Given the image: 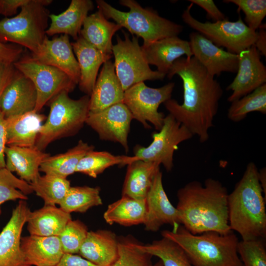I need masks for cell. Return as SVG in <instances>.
<instances>
[{
  "label": "cell",
  "instance_id": "obj_36",
  "mask_svg": "<svg viewBox=\"0 0 266 266\" xmlns=\"http://www.w3.org/2000/svg\"><path fill=\"white\" fill-rule=\"evenodd\" d=\"M100 188L87 186L70 187L60 207L68 213H84L90 208L102 205Z\"/></svg>",
  "mask_w": 266,
  "mask_h": 266
},
{
  "label": "cell",
  "instance_id": "obj_32",
  "mask_svg": "<svg viewBox=\"0 0 266 266\" xmlns=\"http://www.w3.org/2000/svg\"><path fill=\"white\" fill-rule=\"evenodd\" d=\"M93 150L94 146L80 140L75 146L66 152L48 156L41 165L39 170L45 174L66 178L75 172L81 159Z\"/></svg>",
  "mask_w": 266,
  "mask_h": 266
},
{
  "label": "cell",
  "instance_id": "obj_14",
  "mask_svg": "<svg viewBox=\"0 0 266 266\" xmlns=\"http://www.w3.org/2000/svg\"><path fill=\"white\" fill-rule=\"evenodd\" d=\"M31 210L19 200L7 223L0 233V266H31L21 248V234Z\"/></svg>",
  "mask_w": 266,
  "mask_h": 266
},
{
  "label": "cell",
  "instance_id": "obj_10",
  "mask_svg": "<svg viewBox=\"0 0 266 266\" xmlns=\"http://www.w3.org/2000/svg\"><path fill=\"white\" fill-rule=\"evenodd\" d=\"M13 65L34 84L37 93L34 110L38 112L58 94L65 91L71 92L77 85L62 70L41 63L31 55H22Z\"/></svg>",
  "mask_w": 266,
  "mask_h": 266
},
{
  "label": "cell",
  "instance_id": "obj_35",
  "mask_svg": "<svg viewBox=\"0 0 266 266\" xmlns=\"http://www.w3.org/2000/svg\"><path fill=\"white\" fill-rule=\"evenodd\" d=\"M30 184L33 192L43 200L45 205H59L71 187L66 178L49 174L40 175Z\"/></svg>",
  "mask_w": 266,
  "mask_h": 266
},
{
  "label": "cell",
  "instance_id": "obj_6",
  "mask_svg": "<svg viewBox=\"0 0 266 266\" xmlns=\"http://www.w3.org/2000/svg\"><path fill=\"white\" fill-rule=\"evenodd\" d=\"M90 96L71 99L67 92L55 97L50 103V111L37 136L35 146L44 151L54 141L75 135L86 124L89 113Z\"/></svg>",
  "mask_w": 266,
  "mask_h": 266
},
{
  "label": "cell",
  "instance_id": "obj_12",
  "mask_svg": "<svg viewBox=\"0 0 266 266\" xmlns=\"http://www.w3.org/2000/svg\"><path fill=\"white\" fill-rule=\"evenodd\" d=\"M159 131L152 134L153 140L148 146L137 145L133 152L139 160L162 165L168 172L173 167V155L179 144L193 135L170 114L165 117Z\"/></svg>",
  "mask_w": 266,
  "mask_h": 266
},
{
  "label": "cell",
  "instance_id": "obj_15",
  "mask_svg": "<svg viewBox=\"0 0 266 266\" xmlns=\"http://www.w3.org/2000/svg\"><path fill=\"white\" fill-rule=\"evenodd\" d=\"M238 55L237 74L227 87V90L232 92L228 98L230 102L251 93L266 82V67L254 45Z\"/></svg>",
  "mask_w": 266,
  "mask_h": 266
},
{
  "label": "cell",
  "instance_id": "obj_29",
  "mask_svg": "<svg viewBox=\"0 0 266 266\" xmlns=\"http://www.w3.org/2000/svg\"><path fill=\"white\" fill-rule=\"evenodd\" d=\"M122 27L108 21L99 10L85 19L80 35L103 53L111 55L112 38Z\"/></svg>",
  "mask_w": 266,
  "mask_h": 266
},
{
  "label": "cell",
  "instance_id": "obj_18",
  "mask_svg": "<svg viewBox=\"0 0 266 266\" xmlns=\"http://www.w3.org/2000/svg\"><path fill=\"white\" fill-rule=\"evenodd\" d=\"M31 55L41 63L62 70L78 84L79 67L68 35L62 34L51 39L46 36L37 51Z\"/></svg>",
  "mask_w": 266,
  "mask_h": 266
},
{
  "label": "cell",
  "instance_id": "obj_2",
  "mask_svg": "<svg viewBox=\"0 0 266 266\" xmlns=\"http://www.w3.org/2000/svg\"><path fill=\"white\" fill-rule=\"evenodd\" d=\"M228 192L219 180L208 178L204 184L192 181L177 192L176 207L181 225L194 234L233 232L229 224Z\"/></svg>",
  "mask_w": 266,
  "mask_h": 266
},
{
  "label": "cell",
  "instance_id": "obj_7",
  "mask_svg": "<svg viewBox=\"0 0 266 266\" xmlns=\"http://www.w3.org/2000/svg\"><path fill=\"white\" fill-rule=\"evenodd\" d=\"M52 0H30L17 15L0 20V42H10L35 53L47 36Z\"/></svg>",
  "mask_w": 266,
  "mask_h": 266
},
{
  "label": "cell",
  "instance_id": "obj_21",
  "mask_svg": "<svg viewBox=\"0 0 266 266\" xmlns=\"http://www.w3.org/2000/svg\"><path fill=\"white\" fill-rule=\"evenodd\" d=\"M124 96V91L116 75L114 63L108 60L103 64L90 96L89 112H98L123 102Z\"/></svg>",
  "mask_w": 266,
  "mask_h": 266
},
{
  "label": "cell",
  "instance_id": "obj_27",
  "mask_svg": "<svg viewBox=\"0 0 266 266\" xmlns=\"http://www.w3.org/2000/svg\"><path fill=\"white\" fill-rule=\"evenodd\" d=\"M94 7L91 0H72L67 8L59 14H50V26L46 31L49 36L61 33L77 40L88 12Z\"/></svg>",
  "mask_w": 266,
  "mask_h": 266
},
{
  "label": "cell",
  "instance_id": "obj_5",
  "mask_svg": "<svg viewBox=\"0 0 266 266\" xmlns=\"http://www.w3.org/2000/svg\"><path fill=\"white\" fill-rule=\"evenodd\" d=\"M98 9L106 19H112L133 35L140 37L143 44L170 36H178L182 25L160 16L155 11L144 8L134 0H121L119 3L130 9L124 12L116 9L103 0H96Z\"/></svg>",
  "mask_w": 266,
  "mask_h": 266
},
{
  "label": "cell",
  "instance_id": "obj_26",
  "mask_svg": "<svg viewBox=\"0 0 266 266\" xmlns=\"http://www.w3.org/2000/svg\"><path fill=\"white\" fill-rule=\"evenodd\" d=\"M46 116L35 110L5 118L6 145L25 147L35 146Z\"/></svg>",
  "mask_w": 266,
  "mask_h": 266
},
{
  "label": "cell",
  "instance_id": "obj_13",
  "mask_svg": "<svg viewBox=\"0 0 266 266\" xmlns=\"http://www.w3.org/2000/svg\"><path fill=\"white\" fill-rule=\"evenodd\" d=\"M133 116L123 102L113 105L98 112L89 113L86 124L103 140L119 143L127 153L128 136Z\"/></svg>",
  "mask_w": 266,
  "mask_h": 266
},
{
  "label": "cell",
  "instance_id": "obj_47",
  "mask_svg": "<svg viewBox=\"0 0 266 266\" xmlns=\"http://www.w3.org/2000/svg\"><path fill=\"white\" fill-rule=\"evenodd\" d=\"M6 146L5 118L0 112V169L5 168V149Z\"/></svg>",
  "mask_w": 266,
  "mask_h": 266
},
{
  "label": "cell",
  "instance_id": "obj_37",
  "mask_svg": "<svg viewBox=\"0 0 266 266\" xmlns=\"http://www.w3.org/2000/svg\"><path fill=\"white\" fill-rule=\"evenodd\" d=\"M266 113V84L256 89L251 93L231 102L227 117L234 122H238L252 112Z\"/></svg>",
  "mask_w": 266,
  "mask_h": 266
},
{
  "label": "cell",
  "instance_id": "obj_16",
  "mask_svg": "<svg viewBox=\"0 0 266 266\" xmlns=\"http://www.w3.org/2000/svg\"><path fill=\"white\" fill-rule=\"evenodd\" d=\"M162 172L155 174L145 199L146 213L145 229L156 232L164 225H169L175 229L181 225L179 214L170 202L164 190Z\"/></svg>",
  "mask_w": 266,
  "mask_h": 266
},
{
  "label": "cell",
  "instance_id": "obj_39",
  "mask_svg": "<svg viewBox=\"0 0 266 266\" xmlns=\"http://www.w3.org/2000/svg\"><path fill=\"white\" fill-rule=\"evenodd\" d=\"M33 193L29 183L15 176L6 168L0 169V215L1 205L6 201L28 199L27 195Z\"/></svg>",
  "mask_w": 266,
  "mask_h": 266
},
{
  "label": "cell",
  "instance_id": "obj_34",
  "mask_svg": "<svg viewBox=\"0 0 266 266\" xmlns=\"http://www.w3.org/2000/svg\"><path fill=\"white\" fill-rule=\"evenodd\" d=\"M137 160L138 159L134 156H115L106 151L93 150L88 152L81 159L76 166L75 172L96 178L110 166L116 165H128Z\"/></svg>",
  "mask_w": 266,
  "mask_h": 266
},
{
  "label": "cell",
  "instance_id": "obj_17",
  "mask_svg": "<svg viewBox=\"0 0 266 266\" xmlns=\"http://www.w3.org/2000/svg\"><path fill=\"white\" fill-rule=\"evenodd\" d=\"M189 41L193 56L213 76L223 72H236L238 55L224 50L200 33L189 35Z\"/></svg>",
  "mask_w": 266,
  "mask_h": 266
},
{
  "label": "cell",
  "instance_id": "obj_31",
  "mask_svg": "<svg viewBox=\"0 0 266 266\" xmlns=\"http://www.w3.org/2000/svg\"><path fill=\"white\" fill-rule=\"evenodd\" d=\"M146 213L145 200H139L122 196L120 199L108 205L103 218L109 225L116 223L131 226L143 224Z\"/></svg>",
  "mask_w": 266,
  "mask_h": 266
},
{
  "label": "cell",
  "instance_id": "obj_24",
  "mask_svg": "<svg viewBox=\"0 0 266 266\" xmlns=\"http://www.w3.org/2000/svg\"><path fill=\"white\" fill-rule=\"evenodd\" d=\"M21 248L31 266H57L65 254L56 236L22 237Z\"/></svg>",
  "mask_w": 266,
  "mask_h": 266
},
{
  "label": "cell",
  "instance_id": "obj_9",
  "mask_svg": "<svg viewBox=\"0 0 266 266\" xmlns=\"http://www.w3.org/2000/svg\"><path fill=\"white\" fill-rule=\"evenodd\" d=\"M124 38L116 36L117 42L113 45L112 53L114 65L124 91L145 80H163L166 74L152 70L146 61L139 45L138 37L123 31Z\"/></svg>",
  "mask_w": 266,
  "mask_h": 266
},
{
  "label": "cell",
  "instance_id": "obj_49",
  "mask_svg": "<svg viewBox=\"0 0 266 266\" xmlns=\"http://www.w3.org/2000/svg\"><path fill=\"white\" fill-rule=\"evenodd\" d=\"M258 177L263 194H265V197L266 198V169L265 167L259 170Z\"/></svg>",
  "mask_w": 266,
  "mask_h": 266
},
{
  "label": "cell",
  "instance_id": "obj_44",
  "mask_svg": "<svg viewBox=\"0 0 266 266\" xmlns=\"http://www.w3.org/2000/svg\"><path fill=\"white\" fill-rule=\"evenodd\" d=\"M189 1L192 4H195L203 9L208 16L214 22L227 19L224 13L218 8L212 0H190Z\"/></svg>",
  "mask_w": 266,
  "mask_h": 266
},
{
  "label": "cell",
  "instance_id": "obj_28",
  "mask_svg": "<svg viewBox=\"0 0 266 266\" xmlns=\"http://www.w3.org/2000/svg\"><path fill=\"white\" fill-rule=\"evenodd\" d=\"M71 219L70 213L56 205H45L31 211L27 220L30 235L59 236Z\"/></svg>",
  "mask_w": 266,
  "mask_h": 266
},
{
  "label": "cell",
  "instance_id": "obj_41",
  "mask_svg": "<svg viewBox=\"0 0 266 266\" xmlns=\"http://www.w3.org/2000/svg\"><path fill=\"white\" fill-rule=\"evenodd\" d=\"M265 239L239 241L237 253L243 266H266Z\"/></svg>",
  "mask_w": 266,
  "mask_h": 266
},
{
  "label": "cell",
  "instance_id": "obj_11",
  "mask_svg": "<svg viewBox=\"0 0 266 266\" xmlns=\"http://www.w3.org/2000/svg\"><path fill=\"white\" fill-rule=\"evenodd\" d=\"M174 85V83L170 82L155 88L140 82L124 91L123 102L130 110L133 119L141 123L146 129H150L148 121L159 131L165 116L158 111V108L161 103L171 99Z\"/></svg>",
  "mask_w": 266,
  "mask_h": 266
},
{
  "label": "cell",
  "instance_id": "obj_30",
  "mask_svg": "<svg viewBox=\"0 0 266 266\" xmlns=\"http://www.w3.org/2000/svg\"><path fill=\"white\" fill-rule=\"evenodd\" d=\"M160 166L139 159L128 164L122 196L145 200Z\"/></svg>",
  "mask_w": 266,
  "mask_h": 266
},
{
  "label": "cell",
  "instance_id": "obj_50",
  "mask_svg": "<svg viewBox=\"0 0 266 266\" xmlns=\"http://www.w3.org/2000/svg\"><path fill=\"white\" fill-rule=\"evenodd\" d=\"M152 266H164L160 260L156 263L155 264L152 265Z\"/></svg>",
  "mask_w": 266,
  "mask_h": 266
},
{
  "label": "cell",
  "instance_id": "obj_33",
  "mask_svg": "<svg viewBox=\"0 0 266 266\" xmlns=\"http://www.w3.org/2000/svg\"><path fill=\"white\" fill-rule=\"evenodd\" d=\"M138 247L152 256L160 259L164 266H193L183 249L174 241L166 237L151 243H138Z\"/></svg>",
  "mask_w": 266,
  "mask_h": 266
},
{
  "label": "cell",
  "instance_id": "obj_19",
  "mask_svg": "<svg viewBox=\"0 0 266 266\" xmlns=\"http://www.w3.org/2000/svg\"><path fill=\"white\" fill-rule=\"evenodd\" d=\"M37 93L32 81L16 69L14 75L0 98V112L5 118L34 110Z\"/></svg>",
  "mask_w": 266,
  "mask_h": 266
},
{
  "label": "cell",
  "instance_id": "obj_8",
  "mask_svg": "<svg viewBox=\"0 0 266 266\" xmlns=\"http://www.w3.org/2000/svg\"><path fill=\"white\" fill-rule=\"evenodd\" d=\"M193 4L191 3L184 10L182 14L183 21L216 45L238 55L255 44L258 33L249 28L241 17L235 21H231L227 18L214 22H200L191 13Z\"/></svg>",
  "mask_w": 266,
  "mask_h": 266
},
{
  "label": "cell",
  "instance_id": "obj_38",
  "mask_svg": "<svg viewBox=\"0 0 266 266\" xmlns=\"http://www.w3.org/2000/svg\"><path fill=\"white\" fill-rule=\"evenodd\" d=\"M133 236L118 237V257L110 266H152L150 254L138 247Z\"/></svg>",
  "mask_w": 266,
  "mask_h": 266
},
{
  "label": "cell",
  "instance_id": "obj_40",
  "mask_svg": "<svg viewBox=\"0 0 266 266\" xmlns=\"http://www.w3.org/2000/svg\"><path fill=\"white\" fill-rule=\"evenodd\" d=\"M88 232L87 226L80 221L71 220L69 221L59 236L64 253H78Z\"/></svg>",
  "mask_w": 266,
  "mask_h": 266
},
{
  "label": "cell",
  "instance_id": "obj_25",
  "mask_svg": "<svg viewBox=\"0 0 266 266\" xmlns=\"http://www.w3.org/2000/svg\"><path fill=\"white\" fill-rule=\"evenodd\" d=\"M118 237L112 231H90L78 253L99 266H110L118 257Z\"/></svg>",
  "mask_w": 266,
  "mask_h": 266
},
{
  "label": "cell",
  "instance_id": "obj_4",
  "mask_svg": "<svg viewBox=\"0 0 266 266\" xmlns=\"http://www.w3.org/2000/svg\"><path fill=\"white\" fill-rule=\"evenodd\" d=\"M161 234L179 245L193 266H243L237 253L239 240L233 232L194 234L180 225L172 231H163Z\"/></svg>",
  "mask_w": 266,
  "mask_h": 266
},
{
  "label": "cell",
  "instance_id": "obj_22",
  "mask_svg": "<svg viewBox=\"0 0 266 266\" xmlns=\"http://www.w3.org/2000/svg\"><path fill=\"white\" fill-rule=\"evenodd\" d=\"M71 43L80 69L78 84L79 89L87 95L90 96L100 66L109 60L112 56L103 53L80 35Z\"/></svg>",
  "mask_w": 266,
  "mask_h": 266
},
{
  "label": "cell",
  "instance_id": "obj_23",
  "mask_svg": "<svg viewBox=\"0 0 266 266\" xmlns=\"http://www.w3.org/2000/svg\"><path fill=\"white\" fill-rule=\"evenodd\" d=\"M50 155L37 148L6 146L5 149V168L15 172L19 178L29 184L40 175L39 168Z\"/></svg>",
  "mask_w": 266,
  "mask_h": 266
},
{
  "label": "cell",
  "instance_id": "obj_45",
  "mask_svg": "<svg viewBox=\"0 0 266 266\" xmlns=\"http://www.w3.org/2000/svg\"><path fill=\"white\" fill-rule=\"evenodd\" d=\"M30 1V0H0V14L5 17L17 13V10Z\"/></svg>",
  "mask_w": 266,
  "mask_h": 266
},
{
  "label": "cell",
  "instance_id": "obj_46",
  "mask_svg": "<svg viewBox=\"0 0 266 266\" xmlns=\"http://www.w3.org/2000/svg\"><path fill=\"white\" fill-rule=\"evenodd\" d=\"M57 266H99L76 254H64Z\"/></svg>",
  "mask_w": 266,
  "mask_h": 266
},
{
  "label": "cell",
  "instance_id": "obj_43",
  "mask_svg": "<svg viewBox=\"0 0 266 266\" xmlns=\"http://www.w3.org/2000/svg\"><path fill=\"white\" fill-rule=\"evenodd\" d=\"M23 47L12 43L0 42V61L13 64L22 56Z\"/></svg>",
  "mask_w": 266,
  "mask_h": 266
},
{
  "label": "cell",
  "instance_id": "obj_42",
  "mask_svg": "<svg viewBox=\"0 0 266 266\" xmlns=\"http://www.w3.org/2000/svg\"><path fill=\"white\" fill-rule=\"evenodd\" d=\"M224 2L232 3L238 6L245 14L247 26L256 31L262 27L266 15V0H225Z\"/></svg>",
  "mask_w": 266,
  "mask_h": 266
},
{
  "label": "cell",
  "instance_id": "obj_1",
  "mask_svg": "<svg viewBox=\"0 0 266 266\" xmlns=\"http://www.w3.org/2000/svg\"><path fill=\"white\" fill-rule=\"evenodd\" d=\"M175 75L183 82V103L170 99L164 104L169 114L197 135L200 142H205L218 113L222 88L193 56L180 58L173 63L167 76L171 79Z\"/></svg>",
  "mask_w": 266,
  "mask_h": 266
},
{
  "label": "cell",
  "instance_id": "obj_48",
  "mask_svg": "<svg viewBox=\"0 0 266 266\" xmlns=\"http://www.w3.org/2000/svg\"><path fill=\"white\" fill-rule=\"evenodd\" d=\"M258 33V36L255 43V46L260 54L266 56V31L264 26H262Z\"/></svg>",
  "mask_w": 266,
  "mask_h": 266
},
{
  "label": "cell",
  "instance_id": "obj_20",
  "mask_svg": "<svg viewBox=\"0 0 266 266\" xmlns=\"http://www.w3.org/2000/svg\"><path fill=\"white\" fill-rule=\"evenodd\" d=\"M141 49L149 65L156 66L157 71L166 75L173 63L186 55L193 57L189 41L178 36L166 37L147 44H143Z\"/></svg>",
  "mask_w": 266,
  "mask_h": 266
},
{
  "label": "cell",
  "instance_id": "obj_3",
  "mask_svg": "<svg viewBox=\"0 0 266 266\" xmlns=\"http://www.w3.org/2000/svg\"><path fill=\"white\" fill-rule=\"evenodd\" d=\"M255 163H249L241 179L228 196L229 224L242 240L266 237V199Z\"/></svg>",
  "mask_w": 266,
  "mask_h": 266
}]
</instances>
